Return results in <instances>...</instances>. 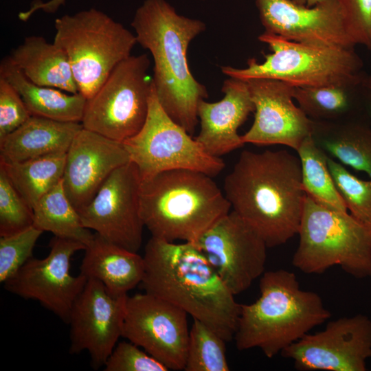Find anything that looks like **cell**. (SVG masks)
I'll return each mask as SVG.
<instances>
[{
	"instance_id": "2e32d148",
	"label": "cell",
	"mask_w": 371,
	"mask_h": 371,
	"mask_svg": "<svg viewBox=\"0 0 371 371\" xmlns=\"http://www.w3.org/2000/svg\"><path fill=\"white\" fill-rule=\"evenodd\" d=\"M127 297L113 294L101 282L88 279L70 312L69 353L85 350L93 369L104 367L122 337Z\"/></svg>"
},
{
	"instance_id": "f1b7e54d",
	"label": "cell",
	"mask_w": 371,
	"mask_h": 371,
	"mask_svg": "<svg viewBox=\"0 0 371 371\" xmlns=\"http://www.w3.org/2000/svg\"><path fill=\"white\" fill-rule=\"evenodd\" d=\"M296 152L306 195L328 208L348 212L329 169L328 156L316 144L311 134L304 139Z\"/></svg>"
},
{
	"instance_id": "30bf717a",
	"label": "cell",
	"mask_w": 371,
	"mask_h": 371,
	"mask_svg": "<svg viewBox=\"0 0 371 371\" xmlns=\"http://www.w3.org/2000/svg\"><path fill=\"white\" fill-rule=\"evenodd\" d=\"M122 143L142 181L178 169L195 170L213 177L225 168L221 158L207 153L195 138L167 114L159 102L154 84L144 124Z\"/></svg>"
},
{
	"instance_id": "836d02e7",
	"label": "cell",
	"mask_w": 371,
	"mask_h": 371,
	"mask_svg": "<svg viewBox=\"0 0 371 371\" xmlns=\"http://www.w3.org/2000/svg\"><path fill=\"white\" fill-rule=\"evenodd\" d=\"M104 371H168L161 362L131 341L118 342L108 357Z\"/></svg>"
},
{
	"instance_id": "d4e9b609",
	"label": "cell",
	"mask_w": 371,
	"mask_h": 371,
	"mask_svg": "<svg viewBox=\"0 0 371 371\" xmlns=\"http://www.w3.org/2000/svg\"><path fill=\"white\" fill-rule=\"evenodd\" d=\"M0 76L18 91L31 115L82 123L87 99L80 93H67L58 89L36 85L5 58L0 64Z\"/></svg>"
},
{
	"instance_id": "8fae6325",
	"label": "cell",
	"mask_w": 371,
	"mask_h": 371,
	"mask_svg": "<svg viewBox=\"0 0 371 371\" xmlns=\"http://www.w3.org/2000/svg\"><path fill=\"white\" fill-rule=\"evenodd\" d=\"M142 179L131 161L107 178L91 201L78 210L83 226L104 239L133 252L142 243Z\"/></svg>"
},
{
	"instance_id": "3957f363",
	"label": "cell",
	"mask_w": 371,
	"mask_h": 371,
	"mask_svg": "<svg viewBox=\"0 0 371 371\" xmlns=\"http://www.w3.org/2000/svg\"><path fill=\"white\" fill-rule=\"evenodd\" d=\"M131 26L137 43L152 54L155 91L167 114L190 135L199 124L198 106L208 97L206 87L192 76L187 52L206 25L177 13L166 0H145Z\"/></svg>"
},
{
	"instance_id": "1f68e13d",
	"label": "cell",
	"mask_w": 371,
	"mask_h": 371,
	"mask_svg": "<svg viewBox=\"0 0 371 371\" xmlns=\"http://www.w3.org/2000/svg\"><path fill=\"white\" fill-rule=\"evenodd\" d=\"M33 224V208L0 168V236L19 233Z\"/></svg>"
},
{
	"instance_id": "d590c367",
	"label": "cell",
	"mask_w": 371,
	"mask_h": 371,
	"mask_svg": "<svg viewBox=\"0 0 371 371\" xmlns=\"http://www.w3.org/2000/svg\"><path fill=\"white\" fill-rule=\"evenodd\" d=\"M338 1L353 42L371 50V0Z\"/></svg>"
},
{
	"instance_id": "8992f818",
	"label": "cell",
	"mask_w": 371,
	"mask_h": 371,
	"mask_svg": "<svg viewBox=\"0 0 371 371\" xmlns=\"http://www.w3.org/2000/svg\"><path fill=\"white\" fill-rule=\"evenodd\" d=\"M293 265L319 274L333 266L357 278L371 277V228L348 212L328 208L306 196Z\"/></svg>"
},
{
	"instance_id": "4dcf8cb0",
	"label": "cell",
	"mask_w": 371,
	"mask_h": 371,
	"mask_svg": "<svg viewBox=\"0 0 371 371\" xmlns=\"http://www.w3.org/2000/svg\"><path fill=\"white\" fill-rule=\"evenodd\" d=\"M328 164L350 214L371 228V179L358 178L330 157Z\"/></svg>"
},
{
	"instance_id": "6da1fadb",
	"label": "cell",
	"mask_w": 371,
	"mask_h": 371,
	"mask_svg": "<svg viewBox=\"0 0 371 371\" xmlns=\"http://www.w3.org/2000/svg\"><path fill=\"white\" fill-rule=\"evenodd\" d=\"M232 210L267 247L297 234L306 194L300 159L287 150H243L224 181Z\"/></svg>"
},
{
	"instance_id": "9c48e42d",
	"label": "cell",
	"mask_w": 371,
	"mask_h": 371,
	"mask_svg": "<svg viewBox=\"0 0 371 371\" xmlns=\"http://www.w3.org/2000/svg\"><path fill=\"white\" fill-rule=\"evenodd\" d=\"M149 67L146 54L120 62L87 100L83 128L120 142L137 133L146 120L153 88Z\"/></svg>"
},
{
	"instance_id": "cb8c5ba5",
	"label": "cell",
	"mask_w": 371,
	"mask_h": 371,
	"mask_svg": "<svg viewBox=\"0 0 371 371\" xmlns=\"http://www.w3.org/2000/svg\"><path fill=\"white\" fill-rule=\"evenodd\" d=\"M312 137L327 155L371 179V125L366 116L337 121L313 120Z\"/></svg>"
},
{
	"instance_id": "74e56055",
	"label": "cell",
	"mask_w": 371,
	"mask_h": 371,
	"mask_svg": "<svg viewBox=\"0 0 371 371\" xmlns=\"http://www.w3.org/2000/svg\"><path fill=\"white\" fill-rule=\"evenodd\" d=\"M364 114L371 125V74H365L361 82Z\"/></svg>"
},
{
	"instance_id": "603a6c76",
	"label": "cell",
	"mask_w": 371,
	"mask_h": 371,
	"mask_svg": "<svg viewBox=\"0 0 371 371\" xmlns=\"http://www.w3.org/2000/svg\"><path fill=\"white\" fill-rule=\"evenodd\" d=\"M5 58L36 85L79 93L65 52L42 36L25 37Z\"/></svg>"
},
{
	"instance_id": "44dd1931",
	"label": "cell",
	"mask_w": 371,
	"mask_h": 371,
	"mask_svg": "<svg viewBox=\"0 0 371 371\" xmlns=\"http://www.w3.org/2000/svg\"><path fill=\"white\" fill-rule=\"evenodd\" d=\"M82 123L65 122L31 115L0 140V161L14 163L66 153Z\"/></svg>"
},
{
	"instance_id": "f35d334b",
	"label": "cell",
	"mask_w": 371,
	"mask_h": 371,
	"mask_svg": "<svg viewBox=\"0 0 371 371\" xmlns=\"http://www.w3.org/2000/svg\"><path fill=\"white\" fill-rule=\"evenodd\" d=\"M295 4L306 7H313L326 1L327 0H290Z\"/></svg>"
},
{
	"instance_id": "ba28073f",
	"label": "cell",
	"mask_w": 371,
	"mask_h": 371,
	"mask_svg": "<svg viewBox=\"0 0 371 371\" xmlns=\"http://www.w3.org/2000/svg\"><path fill=\"white\" fill-rule=\"evenodd\" d=\"M54 27V43L65 52L78 91L87 100L137 43L135 34L94 8L57 18Z\"/></svg>"
},
{
	"instance_id": "7a4b0ae2",
	"label": "cell",
	"mask_w": 371,
	"mask_h": 371,
	"mask_svg": "<svg viewBox=\"0 0 371 371\" xmlns=\"http://www.w3.org/2000/svg\"><path fill=\"white\" fill-rule=\"evenodd\" d=\"M143 257L145 292L180 307L226 342L234 339L241 304L193 243L151 236Z\"/></svg>"
},
{
	"instance_id": "484cf974",
	"label": "cell",
	"mask_w": 371,
	"mask_h": 371,
	"mask_svg": "<svg viewBox=\"0 0 371 371\" xmlns=\"http://www.w3.org/2000/svg\"><path fill=\"white\" fill-rule=\"evenodd\" d=\"M361 77L342 84L295 87L293 98L312 120L337 121L365 116Z\"/></svg>"
},
{
	"instance_id": "5b68a950",
	"label": "cell",
	"mask_w": 371,
	"mask_h": 371,
	"mask_svg": "<svg viewBox=\"0 0 371 371\" xmlns=\"http://www.w3.org/2000/svg\"><path fill=\"white\" fill-rule=\"evenodd\" d=\"M212 178L178 169L142 181L141 216L152 236L192 243L229 212V202Z\"/></svg>"
},
{
	"instance_id": "7402d4cb",
	"label": "cell",
	"mask_w": 371,
	"mask_h": 371,
	"mask_svg": "<svg viewBox=\"0 0 371 371\" xmlns=\"http://www.w3.org/2000/svg\"><path fill=\"white\" fill-rule=\"evenodd\" d=\"M80 267L87 279L101 282L113 294L126 295L141 283L144 257L113 244L97 234L86 245Z\"/></svg>"
},
{
	"instance_id": "e0dca14e",
	"label": "cell",
	"mask_w": 371,
	"mask_h": 371,
	"mask_svg": "<svg viewBox=\"0 0 371 371\" xmlns=\"http://www.w3.org/2000/svg\"><path fill=\"white\" fill-rule=\"evenodd\" d=\"M265 32L315 45L354 48L338 0L313 7L290 0H256Z\"/></svg>"
},
{
	"instance_id": "d6986e66",
	"label": "cell",
	"mask_w": 371,
	"mask_h": 371,
	"mask_svg": "<svg viewBox=\"0 0 371 371\" xmlns=\"http://www.w3.org/2000/svg\"><path fill=\"white\" fill-rule=\"evenodd\" d=\"M130 161L122 142L82 128L66 153L62 179L77 211L91 201L113 171Z\"/></svg>"
},
{
	"instance_id": "ffe728a7",
	"label": "cell",
	"mask_w": 371,
	"mask_h": 371,
	"mask_svg": "<svg viewBox=\"0 0 371 371\" xmlns=\"http://www.w3.org/2000/svg\"><path fill=\"white\" fill-rule=\"evenodd\" d=\"M222 91L220 101L199 102L200 131L195 137L207 153L217 157L244 146L238 129L255 110L246 81L229 77Z\"/></svg>"
},
{
	"instance_id": "e575fe53",
	"label": "cell",
	"mask_w": 371,
	"mask_h": 371,
	"mask_svg": "<svg viewBox=\"0 0 371 371\" xmlns=\"http://www.w3.org/2000/svg\"><path fill=\"white\" fill-rule=\"evenodd\" d=\"M30 116L18 91L0 76V140L17 129Z\"/></svg>"
},
{
	"instance_id": "5bb4252c",
	"label": "cell",
	"mask_w": 371,
	"mask_h": 371,
	"mask_svg": "<svg viewBox=\"0 0 371 371\" xmlns=\"http://www.w3.org/2000/svg\"><path fill=\"white\" fill-rule=\"evenodd\" d=\"M192 243L234 295L247 290L264 273L268 247L233 210Z\"/></svg>"
},
{
	"instance_id": "ac0fdd59",
	"label": "cell",
	"mask_w": 371,
	"mask_h": 371,
	"mask_svg": "<svg viewBox=\"0 0 371 371\" xmlns=\"http://www.w3.org/2000/svg\"><path fill=\"white\" fill-rule=\"evenodd\" d=\"M246 82L255 110L251 126L241 135L244 144H279L296 151L311 134L313 120L295 104V87L270 78Z\"/></svg>"
},
{
	"instance_id": "f546056e",
	"label": "cell",
	"mask_w": 371,
	"mask_h": 371,
	"mask_svg": "<svg viewBox=\"0 0 371 371\" xmlns=\"http://www.w3.org/2000/svg\"><path fill=\"white\" fill-rule=\"evenodd\" d=\"M225 340L203 322L193 319L185 371H228Z\"/></svg>"
},
{
	"instance_id": "9a60e30c",
	"label": "cell",
	"mask_w": 371,
	"mask_h": 371,
	"mask_svg": "<svg viewBox=\"0 0 371 371\" xmlns=\"http://www.w3.org/2000/svg\"><path fill=\"white\" fill-rule=\"evenodd\" d=\"M281 355L302 371H365L371 357V319L363 314L338 318L323 330L306 334Z\"/></svg>"
},
{
	"instance_id": "4fadbf2b",
	"label": "cell",
	"mask_w": 371,
	"mask_h": 371,
	"mask_svg": "<svg viewBox=\"0 0 371 371\" xmlns=\"http://www.w3.org/2000/svg\"><path fill=\"white\" fill-rule=\"evenodd\" d=\"M44 258H31L3 284L6 291L26 300L38 301L62 321L68 323L74 302L87 278L71 273V260L85 250L84 243L54 236Z\"/></svg>"
},
{
	"instance_id": "7c38bea8",
	"label": "cell",
	"mask_w": 371,
	"mask_h": 371,
	"mask_svg": "<svg viewBox=\"0 0 371 371\" xmlns=\"http://www.w3.org/2000/svg\"><path fill=\"white\" fill-rule=\"evenodd\" d=\"M187 315L180 307L153 294L128 295L122 337L169 370H184L190 333Z\"/></svg>"
},
{
	"instance_id": "83f0119b",
	"label": "cell",
	"mask_w": 371,
	"mask_h": 371,
	"mask_svg": "<svg viewBox=\"0 0 371 371\" xmlns=\"http://www.w3.org/2000/svg\"><path fill=\"white\" fill-rule=\"evenodd\" d=\"M33 225L54 236L80 241L85 246L94 234L85 227L77 210L67 196L61 180L33 207Z\"/></svg>"
},
{
	"instance_id": "8d00e7d4",
	"label": "cell",
	"mask_w": 371,
	"mask_h": 371,
	"mask_svg": "<svg viewBox=\"0 0 371 371\" xmlns=\"http://www.w3.org/2000/svg\"><path fill=\"white\" fill-rule=\"evenodd\" d=\"M65 2L66 0H49L47 1L34 0L29 9L18 14V18L20 21H27L33 14L38 10L47 14H54L61 5L65 4Z\"/></svg>"
},
{
	"instance_id": "277c9868",
	"label": "cell",
	"mask_w": 371,
	"mask_h": 371,
	"mask_svg": "<svg viewBox=\"0 0 371 371\" xmlns=\"http://www.w3.org/2000/svg\"><path fill=\"white\" fill-rule=\"evenodd\" d=\"M260 291L254 302L241 304L234 337L238 350L257 348L272 358L331 316L317 293L300 289L293 272L263 273Z\"/></svg>"
},
{
	"instance_id": "ab89813d",
	"label": "cell",
	"mask_w": 371,
	"mask_h": 371,
	"mask_svg": "<svg viewBox=\"0 0 371 371\" xmlns=\"http://www.w3.org/2000/svg\"><path fill=\"white\" fill-rule=\"evenodd\" d=\"M202 1H204V0H202Z\"/></svg>"
},
{
	"instance_id": "4316f807",
	"label": "cell",
	"mask_w": 371,
	"mask_h": 371,
	"mask_svg": "<svg viewBox=\"0 0 371 371\" xmlns=\"http://www.w3.org/2000/svg\"><path fill=\"white\" fill-rule=\"evenodd\" d=\"M66 153L53 154L20 162L0 161V168L4 170L19 193L33 208L47 192L62 180Z\"/></svg>"
},
{
	"instance_id": "d6a6232c",
	"label": "cell",
	"mask_w": 371,
	"mask_h": 371,
	"mask_svg": "<svg viewBox=\"0 0 371 371\" xmlns=\"http://www.w3.org/2000/svg\"><path fill=\"white\" fill-rule=\"evenodd\" d=\"M43 232L34 225L19 233L0 236V282L13 276L31 258Z\"/></svg>"
},
{
	"instance_id": "52a82bcc",
	"label": "cell",
	"mask_w": 371,
	"mask_h": 371,
	"mask_svg": "<svg viewBox=\"0 0 371 371\" xmlns=\"http://www.w3.org/2000/svg\"><path fill=\"white\" fill-rule=\"evenodd\" d=\"M258 40L271 54L265 61L247 60L245 68L221 67L230 78L244 81L255 78L282 80L295 87H316L348 82L361 77L363 63L354 48L310 45L264 32Z\"/></svg>"
}]
</instances>
